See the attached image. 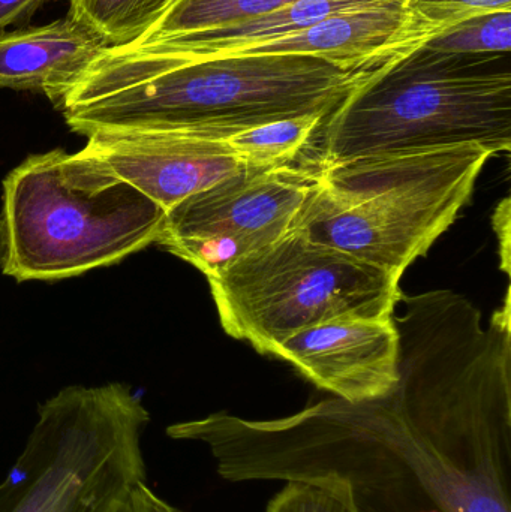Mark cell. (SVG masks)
<instances>
[{"label": "cell", "instance_id": "cell-15", "mask_svg": "<svg viewBox=\"0 0 511 512\" xmlns=\"http://www.w3.org/2000/svg\"><path fill=\"white\" fill-rule=\"evenodd\" d=\"M173 0H69L71 17L98 30L110 47L131 44Z\"/></svg>", "mask_w": 511, "mask_h": 512}, {"label": "cell", "instance_id": "cell-17", "mask_svg": "<svg viewBox=\"0 0 511 512\" xmlns=\"http://www.w3.org/2000/svg\"><path fill=\"white\" fill-rule=\"evenodd\" d=\"M267 512H359L347 484L338 480L287 481Z\"/></svg>", "mask_w": 511, "mask_h": 512}, {"label": "cell", "instance_id": "cell-9", "mask_svg": "<svg viewBox=\"0 0 511 512\" xmlns=\"http://www.w3.org/2000/svg\"><path fill=\"white\" fill-rule=\"evenodd\" d=\"M81 152L131 183L165 212L246 167L227 137L203 131H96L87 135Z\"/></svg>", "mask_w": 511, "mask_h": 512}, {"label": "cell", "instance_id": "cell-19", "mask_svg": "<svg viewBox=\"0 0 511 512\" xmlns=\"http://www.w3.org/2000/svg\"><path fill=\"white\" fill-rule=\"evenodd\" d=\"M47 0H0V32L9 26L23 27Z\"/></svg>", "mask_w": 511, "mask_h": 512}, {"label": "cell", "instance_id": "cell-6", "mask_svg": "<svg viewBox=\"0 0 511 512\" xmlns=\"http://www.w3.org/2000/svg\"><path fill=\"white\" fill-rule=\"evenodd\" d=\"M150 415L128 385L66 387L42 403L0 481V512H125L147 481Z\"/></svg>", "mask_w": 511, "mask_h": 512}, {"label": "cell", "instance_id": "cell-3", "mask_svg": "<svg viewBox=\"0 0 511 512\" xmlns=\"http://www.w3.org/2000/svg\"><path fill=\"white\" fill-rule=\"evenodd\" d=\"M511 149L510 54L419 47L372 69L324 119L303 161L315 167L447 147Z\"/></svg>", "mask_w": 511, "mask_h": 512}, {"label": "cell", "instance_id": "cell-16", "mask_svg": "<svg viewBox=\"0 0 511 512\" xmlns=\"http://www.w3.org/2000/svg\"><path fill=\"white\" fill-rule=\"evenodd\" d=\"M426 50L450 56L510 54L511 11L468 18L423 44Z\"/></svg>", "mask_w": 511, "mask_h": 512}, {"label": "cell", "instance_id": "cell-21", "mask_svg": "<svg viewBox=\"0 0 511 512\" xmlns=\"http://www.w3.org/2000/svg\"><path fill=\"white\" fill-rule=\"evenodd\" d=\"M494 225L497 228L498 239L503 246V270L510 273V198H504L495 210Z\"/></svg>", "mask_w": 511, "mask_h": 512}, {"label": "cell", "instance_id": "cell-10", "mask_svg": "<svg viewBox=\"0 0 511 512\" xmlns=\"http://www.w3.org/2000/svg\"><path fill=\"white\" fill-rule=\"evenodd\" d=\"M272 355L345 402L381 399L398 384L399 333L393 315L321 322L279 343Z\"/></svg>", "mask_w": 511, "mask_h": 512}, {"label": "cell", "instance_id": "cell-1", "mask_svg": "<svg viewBox=\"0 0 511 512\" xmlns=\"http://www.w3.org/2000/svg\"><path fill=\"white\" fill-rule=\"evenodd\" d=\"M398 384L368 402L321 400L248 420L167 427L206 445L231 483L338 480L359 512H511V345L458 292L401 295Z\"/></svg>", "mask_w": 511, "mask_h": 512}, {"label": "cell", "instance_id": "cell-8", "mask_svg": "<svg viewBox=\"0 0 511 512\" xmlns=\"http://www.w3.org/2000/svg\"><path fill=\"white\" fill-rule=\"evenodd\" d=\"M317 174L303 159L242 168L168 210L156 245L213 276L290 233Z\"/></svg>", "mask_w": 511, "mask_h": 512}, {"label": "cell", "instance_id": "cell-7", "mask_svg": "<svg viewBox=\"0 0 511 512\" xmlns=\"http://www.w3.org/2000/svg\"><path fill=\"white\" fill-rule=\"evenodd\" d=\"M399 280L296 231L207 277L225 333L267 355L321 322L392 316Z\"/></svg>", "mask_w": 511, "mask_h": 512}, {"label": "cell", "instance_id": "cell-14", "mask_svg": "<svg viewBox=\"0 0 511 512\" xmlns=\"http://www.w3.org/2000/svg\"><path fill=\"white\" fill-rule=\"evenodd\" d=\"M324 116L291 117L228 135L237 158L246 167H279L300 161L314 141Z\"/></svg>", "mask_w": 511, "mask_h": 512}, {"label": "cell", "instance_id": "cell-13", "mask_svg": "<svg viewBox=\"0 0 511 512\" xmlns=\"http://www.w3.org/2000/svg\"><path fill=\"white\" fill-rule=\"evenodd\" d=\"M296 0H173L131 47L167 44L189 36L239 26Z\"/></svg>", "mask_w": 511, "mask_h": 512}, {"label": "cell", "instance_id": "cell-2", "mask_svg": "<svg viewBox=\"0 0 511 512\" xmlns=\"http://www.w3.org/2000/svg\"><path fill=\"white\" fill-rule=\"evenodd\" d=\"M369 72L342 71L308 56H191L119 45L102 51L60 111L84 137L111 129L228 137L276 120L327 117Z\"/></svg>", "mask_w": 511, "mask_h": 512}, {"label": "cell", "instance_id": "cell-18", "mask_svg": "<svg viewBox=\"0 0 511 512\" xmlns=\"http://www.w3.org/2000/svg\"><path fill=\"white\" fill-rule=\"evenodd\" d=\"M411 11L417 27L431 39L468 18L511 11V0H411Z\"/></svg>", "mask_w": 511, "mask_h": 512}, {"label": "cell", "instance_id": "cell-4", "mask_svg": "<svg viewBox=\"0 0 511 512\" xmlns=\"http://www.w3.org/2000/svg\"><path fill=\"white\" fill-rule=\"evenodd\" d=\"M492 156L467 144L317 167L291 231L402 279L470 203Z\"/></svg>", "mask_w": 511, "mask_h": 512}, {"label": "cell", "instance_id": "cell-12", "mask_svg": "<svg viewBox=\"0 0 511 512\" xmlns=\"http://www.w3.org/2000/svg\"><path fill=\"white\" fill-rule=\"evenodd\" d=\"M108 47L98 30L71 15L0 32V89L42 93L62 110L68 93Z\"/></svg>", "mask_w": 511, "mask_h": 512}, {"label": "cell", "instance_id": "cell-20", "mask_svg": "<svg viewBox=\"0 0 511 512\" xmlns=\"http://www.w3.org/2000/svg\"><path fill=\"white\" fill-rule=\"evenodd\" d=\"M125 512H183L162 499L150 489L149 483L144 481L132 493Z\"/></svg>", "mask_w": 511, "mask_h": 512}, {"label": "cell", "instance_id": "cell-5", "mask_svg": "<svg viewBox=\"0 0 511 512\" xmlns=\"http://www.w3.org/2000/svg\"><path fill=\"white\" fill-rule=\"evenodd\" d=\"M3 273L24 280L78 276L156 245L161 206L83 152L29 156L3 182Z\"/></svg>", "mask_w": 511, "mask_h": 512}, {"label": "cell", "instance_id": "cell-22", "mask_svg": "<svg viewBox=\"0 0 511 512\" xmlns=\"http://www.w3.org/2000/svg\"><path fill=\"white\" fill-rule=\"evenodd\" d=\"M6 251H8V245H6L5 221L0 216V267H3V264H5Z\"/></svg>", "mask_w": 511, "mask_h": 512}, {"label": "cell", "instance_id": "cell-11", "mask_svg": "<svg viewBox=\"0 0 511 512\" xmlns=\"http://www.w3.org/2000/svg\"><path fill=\"white\" fill-rule=\"evenodd\" d=\"M425 42L428 38L414 21L411 0H389L333 15L302 32L236 54L308 56L342 71L366 72L417 50Z\"/></svg>", "mask_w": 511, "mask_h": 512}]
</instances>
